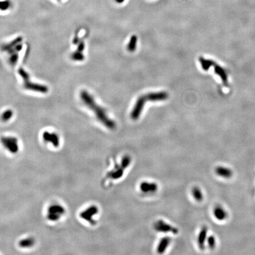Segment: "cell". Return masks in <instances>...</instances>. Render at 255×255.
<instances>
[{
  "label": "cell",
  "instance_id": "obj_17",
  "mask_svg": "<svg viewBox=\"0 0 255 255\" xmlns=\"http://www.w3.org/2000/svg\"><path fill=\"white\" fill-rule=\"evenodd\" d=\"M137 37L135 35L132 36L131 37V39L129 41L128 44L127 45V49L130 52H133L136 47V43H137Z\"/></svg>",
  "mask_w": 255,
  "mask_h": 255
},
{
  "label": "cell",
  "instance_id": "obj_21",
  "mask_svg": "<svg viewBox=\"0 0 255 255\" xmlns=\"http://www.w3.org/2000/svg\"><path fill=\"white\" fill-rule=\"evenodd\" d=\"M71 58L73 60H75V61H82L84 59V55L83 54L82 52H80L79 51H74L72 54Z\"/></svg>",
  "mask_w": 255,
  "mask_h": 255
},
{
  "label": "cell",
  "instance_id": "obj_2",
  "mask_svg": "<svg viewBox=\"0 0 255 255\" xmlns=\"http://www.w3.org/2000/svg\"><path fill=\"white\" fill-rule=\"evenodd\" d=\"M22 39L17 37L8 43L2 46L3 51L7 53L8 55V62L12 66H15L18 60V53L22 50Z\"/></svg>",
  "mask_w": 255,
  "mask_h": 255
},
{
  "label": "cell",
  "instance_id": "obj_22",
  "mask_svg": "<svg viewBox=\"0 0 255 255\" xmlns=\"http://www.w3.org/2000/svg\"><path fill=\"white\" fill-rule=\"evenodd\" d=\"M11 7V2L9 0L0 1V10L2 11H5L8 10Z\"/></svg>",
  "mask_w": 255,
  "mask_h": 255
},
{
  "label": "cell",
  "instance_id": "obj_10",
  "mask_svg": "<svg viewBox=\"0 0 255 255\" xmlns=\"http://www.w3.org/2000/svg\"><path fill=\"white\" fill-rule=\"evenodd\" d=\"M139 188L142 192L144 193L154 192L157 190L158 186L155 183L144 181L140 183Z\"/></svg>",
  "mask_w": 255,
  "mask_h": 255
},
{
  "label": "cell",
  "instance_id": "obj_4",
  "mask_svg": "<svg viewBox=\"0 0 255 255\" xmlns=\"http://www.w3.org/2000/svg\"><path fill=\"white\" fill-rule=\"evenodd\" d=\"M147 100L144 96H141L138 98L131 113V118L133 120H137L141 114Z\"/></svg>",
  "mask_w": 255,
  "mask_h": 255
},
{
  "label": "cell",
  "instance_id": "obj_19",
  "mask_svg": "<svg viewBox=\"0 0 255 255\" xmlns=\"http://www.w3.org/2000/svg\"><path fill=\"white\" fill-rule=\"evenodd\" d=\"M13 115V112L11 109H8L4 111L1 116V119L3 121H7L10 120Z\"/></svg>",
  "mask_w": 255,
  "mask_h": 255
},
{
  "label": "cell",
  "instance_id": "obj_8",
  "mask_svg": "<svg viewBox=\"0 0 255 255\" xmlns=\"http://www.w3.org/2000/svg\"><path fill=\"white\" fill-rule=\"evenodd\" d=\"M65 212L64 209L60 206H54L49 209L48 218L51 220H56L60 218V216Z\"/></svg>",
  "mask_w": 255,
  "mask_h": 255
},
{
  "label": "cell",
  "instance_id": "obj_20",
  "mask_svg": "<svg viewBox=\"0 0 255 255\" xmlns=\"http://www.w3.org/2000/svg\"><path fill=\"white\" fill-rule=\"evenodd\" d=\"M131 162V158L129 155H125L123 157L121 163V166L124 169H126L129 166Z\"/></svg>",
  "mask_w": 255,
  "mask_h": 255
},
{
  "label": "cell",
  "instance_id": "obj_1",
  "mask_svg": "<svg viewBox=\"0 0 255 255\" xmlns=\"http://www.w3.org/2000/svg\"><path fill=\"white\" fill-rule=\"evenodd\" d=\"M80 96L84 104L93 110L98 119L109 129H114L116 128V124L111 120L106 115L105 110L98 106L94 100L92 96L86 91H82L80 92Z\"/></svg>",
  "mask_w": 255,
  "mask_h": 255
},
{
  "label": "cell",
  "instance_id": "obj_14",
  "mask_svg": "<svg viewBox=\"0 0 255 255\" xmlns=\"http://www.w3.org/2000/svg\"><path fill=\"white\" fill-rule=\"evenodd\" d=\"M170 242H171V239L169 237H164L162 238L159 243H158V247H157V251L158 253H163L166 249L168 248Z\"/></svg>",
  "mask_w": 255,
  "mask_h": 255
},
{
  "label": "cell",
  "instance_id": "obj_24",
  "mask_svg": "<svg viewBox=\"0 0 255 255\" xmlns=\"http://www.w3.org/2000/svg\"><path fill=\"white\" fill-rule=\"evenodd\" d=\"M33 244V241L32 239H25L22 240L21 243H20V245L21 246L23 247H28L30 246Z\"/></svg>",
  "mask_w": 255,
  "mask_h": 255
},
{
  "label": "cell",
  "instance_id": "obj_5",
  "mask_svg": "<svg viewBox=\"0 0 255 255\" xmlns=\"http://www.w3.org/2000/svg\"><path fill=\"white\" fill-rule=\"evenodd\" d=\"M154 229L158 232L161 233H173L174 234H177L178 230L177 228H174L171 225H170L162 220H158L154 225Z\"/></svg>",
  "mask_w": 255,
  "mask_h": 255
},
{
  "label": "cell",
  "instance_id": "obj_9",
  "mask_svg": "<svg viewBox=\"0 0 255 255\" xmlns=\"http://www.w3.org/2000/svg\"><path fill=\"white\" fill-rule=\"evenodd\" d=\"M2 143L11 152H15L17 151V141L15 138L13 137L3 138H2Z\"/></svg>",
  "mask_w": 255,
  "mask_h": 255
},
{
  "label": "cell",
  "instance_id": "obj_23",
  "mask_svg": "<svg viewBox=\"0 0 255 255\" xmlns=\"http://www.w3.org/2000/svg\"><path fill=\"white\" fill-rule=\"evenodd\" d=\"M208 245L211 249H213L216 246V240L213 236H210L208 238Z\"/></svg>",
  "mask_w": 255,
  "mask_h": 255
},
{
  "label": "cell",
  "instance_id": "obj_6",
  "mask_svg": "<svg viewBox=\"0 0 255 255\" xmlns=\"http://www.w3.org/2000/svg\"><path fill=\"white\" fill-rule=\"evenodd\" d=\"M99 209L98 207L96 206H91L80 213V217L84 220L88 221L90 224L94 225L96 224V221L93 218V217L96 215Z\"/></svg>",
  "mask_w": 255,
  "mask_h": 255
},
{
  "label": "cell",
  "instance_id": "obj_13",
  "mask_svg": "<svg viewBox=\"0 0 255 255\" xmlns=\"http://www.w3.org/2000/svg\"><path fill=\"white\" fill-rule=\"evenodd\" d=\"M43 137L45 140L50 141L53 143L54 146L58 147L59 144V140L58 136L55 133H50L48 132H46L43 134Z\"/></svg>",
  "mask_w": 255,
  "mask_h": 255
},
{
  "label": "cell",
  "instance_id": "obj_7",
  "mask_svg": "<svg viewBox=\"0 0 255 255\" xmlns=\"http://www.w3.org/2000/svg\"><path fill=\"white\" fill-rule=\"evenodd\" d=\"M147 102H158L164 101L167 99L168 98V94L165 92H152L144 95Z\"/></svg>",
  "mask_w": 255,
  "mask_h": 255
},
{
  "label": "cell",
  "instance_id": "obj_12",
  "mask_svg": "<svg viewBox=\"0 0 255 255\" xmlns=\"http://www.w3.org/2000/svg\"><path fill=\"white\" fill-rule=\"evenodd\" d=\"M216 173L220 177L223 178H230L232 176V171L229 168L223 167V166H218L216 168Z\"/></svg>",
  "mask_w": 255,
  "mask_h": 255
},
{
  "label": "cell",
  "instance_id": "obj_11",
  "mask_svg": "<svg viewBox=\"0 0 255 255\" xmlns=\"http://www.w3.org/2000/svg\"><path fill=\"white\" fill-rule=\"evenodd\" d=\"M207 229L206 227H203V228L202 229L199 235H198V239H197V242H198V245L199 248L201 250H204L205 246V241L206 239V236H207Z\"/></svg>",
  "mask_w": 255,
  "mask_h": 255
},
{
  "label": "cell",
  "instance_id": "obj_26",
  "mask_svg": "<svg viewBox=\"0 0 255 255\" xmlns=\"http://www.w3.org/2000/svg\"><path fill=\"white\" fill-rule=\"evenodd\" d=\"M116 1L118 2V3H121L124 1V0H116Z\"/></svg>",
  "mask_w": 255,
  "mask_h": 255
},
{
  "label": "cell",
  "instance_id": "obj_15",
  "mask_svg": "<svg viewBox=\"0 0 255 255\" xmlns=\"http://www.w3.org/2000/svg\"><path fill=\"white\" fill-rule=\"evenodd\" d=\"M214 215L215 217L218 220H223L228 216L226 211L220 206H217L214 209Z\"/></svg>",
  "mask_w": 255,
  "mask_h": 255
},
{
  "label": "cell",
  "instance_id": "obj_3",
  "mask_svg": "<svg viewBox=\"0 0 255 255\" xmlns=\"http://www.w3.org/2000/svg\"><path fill=\"white\" fill-rule=\"evenodd\" d=\"M18 74L22 78L23 87L25 89L40 93H46L48 91V88L44 84H41L33 82L30 79V76L26 70L22 68L18 70Z\"/></svg>",
  "mask_w": 255,
  "mask_h": 255
},
{
  "label": "cell",
  "instance_id": "obj_16",
  "mask_svg": "<svg viewBox=\"0 0 255 255\" xmlns=\"http://www.w3.org/2000/svg\"><path fill=\"white\" fill-rule=\"evenodd\" d=\"M124 173V169L121 166L111 171L109 174V177L113 180L119 179L123 176Z\"/></svg>",
  "mask_w": 255,
  "mask_h": 255
},
{
  "label": "cell",
  "instance_id": "obj_18",
  "mask_svg": "<svg viewBox=\"0 0 255 255\" xmlns=\"http://www.w3.org/2000/svg\"><path fill=\"white\" fill-rule=\"evenodd\" d=\"M192 194L195 200L198 202H201L203 200V194L201 190L197 187H195L192 190Z\"/></svg>",
  "mask_w": 255,
  "mask_h": 255
},
{
  "label": "cell",
  "instance_id": "obj_25",
  "mask_svg": "<svg viewBox=\"0 0 255 255\" xmlns=\"http://www.w3.org/2000/svg\"><path fill=\"white\" fill-rule=\"evenodd\" d=\"M84 43H83V42H80V43H79V46H78V47H77V51H79L82 52V51L84 50Z\"/></svg>",
  "mask_w": 255,
  "mask_h": 255
}]
</instances>
